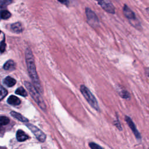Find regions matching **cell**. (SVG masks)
<instances>
[{"mask_svg":"<svg viewBox=\"0 0 149 149\" xmlns=\"http://www.w3.org/2000/svg\"><path fill=\"white\" fill-rule=\"evenodd\" d=\"M25 56H26V62L28 73L33 82V86L38 91L39 93H42V88L40 81L36 71L34 56L30 49L29 48L26 49Z\"/></svg>","mask_w":149,"mask_h":149,"instance_id":"1","label":"cell"},{"mask_svg":"<svg viewBox=\"0 0 149 149\" xmlns=\"http://www.w3.org/2000/svg\"><path fill=\"white\" fill-rule=\"evenodd\" d=\"M24 85L27 89L28 90L30 94L31 95V97L34 99V100L36 102V103L38 104V105L40 107L41 109L42 110H45L46 109V105L45 104L41 97L40 93L38 92V91L35 88V87L32 85L28 81L24 82Z\"/></svg>","mask_w":149,"mask_h":149,"instance_id":"2","label":"cell"},{"mask_svg":"<svg viewBox=\"0 0 149 149\" xmlns=\"http://www.w3.org/2000/svg\"><path fill=\"white\" fill-rule=\"evenodd\" d=\"M80 90L81 94L86 98L87 101L88 102V104L95 110L99 111L98 102L95 97L91 93V92L84 85H81Z\"/></svg>","mask_w":149,"mask_h":149,"instance_id":"3","label":"cell"},{"mask_svg":"<svg viewBox=\"0 0 149 149\" xmlns=\"http://www.w3.org/2000/svg\"><path fill=\"white\" fill-rule=\"evenodd\" d=\"M123 12L125 16L129 20L130 23L133 26L136 27H137V26L139 27L140 26V24L139 20L136 19L134 13L126 5H124V7L123 9Z\"/></svg>","mask_w":149,"mask_h":149,"instance_id":"4","label":"cell"},{"mask_svg":"<svg viewBox=\"0 0 149 149\" xmlns=\"http://www.w3.org/2000/svg\"><path fill=\"white\" fill-rule=\"evenodd\" d=\"M86 14L88 23L93 28H96L99 26L98 19L95 13L90 8H86Z\"/></svg>","mask_w":149,"mask_h":149,"instance_id":"5","label":"cell"},{"mask_svg":"<svg viewBox=\"0 0 149 149\" xmlns=\"http://www.w3.org/2000/svg\"><path fill=\"white\" fill-rule=\"evenodd\" d=\"M101 8L107 12L115 13V9L112 3L108 0H95Z\"/></svg>","mask_w":149,"mask_h":149,"instance_id":"6","label":"cell"},{"mask_svg":"<svg viewBox=\"0 0 149 149\" xmlns=\"http://www.w3.org/2000/svg\"><path fill=\"white\" fill-rule=\"evenodd\" d=\"M27 126L31 130L33 134L35 135L36 138L41 142H44L45 140L46 136L45 134L38 127L35 126L32 124H27Z\"/></svg>","mask_w":149,"mask_h":149,"instance_id":"7","label":"cell"},{"mask_svg":"<svg viewBox=\"0 0 149 149\" xmlns=\"http://www.w3.org/2000/svg\"><path fill=\"white\" fill-rule=\"evenodd\" d=\"M125 120H126L127 123L128 124L129 126L130 127V128L132 130V132H133V133H134V134L135 135V136L136 137V138L138 139H140V138H141L140 134V133L138 132L137 129H136V126H135L134 123H133V121L132 120V119H131L129 117H128L127 116H125Z\"/></svg>","mask_w":149,"mask_h":149,"instance_id":"8","label":"cell"},{"mask_svg":"<svg viewBox=\"0 0 149 149\" xmlns=\"http://www.w3.org/2000/svg\"><path fill=\"white\" fill-rule=\"evenodd\" d=\"M16 138L19 141H24L29 139V136L22 130H18L16 133Z\"/></svg>","mask_w":149,"mask_h":149,"instance_id":"9","label":"cell"},{"mask_svg":"<svg viewBox=\"0 0 149 149\" xmlns=\"http://www.w3.org/2000/svg\"><path fill=\"white\" fill-rule=\"evenodd\" d=\"M7 102H8V104H9L10 105H18L21 102L20 99L18 97H17L15 95H10L8 98Z\"/></svg>","mask_w":149,"mask_h":149,"instance_id":"10","label":"cell"},{"mask_svg":"<svg viewBox=\"0 0 149 149\" xmlns=\"http://www.w3.org/2000/svg\"><path fill=\"white\" fill-rule=\"evenodd\" d=\"M12 30L16 33H20L23 31V27L20 23L16 22L11 25Z\"/></svg>","mask_w":149,"mask_h":149,"instance_id":"11","label":"cell"},{"mask_svg":"<svg viewBox=\"0 0 149 149\" xmlns=\"http://www.w3.org/2000/svg\"><path fill=\"white\" fill-rule=\"evenodd\" d=\"M15 68V63L12 60H9L3 65V69L6 70H12Z\"/></svg>","mask_w":149,"mask_h":149,"instance_id":"12","label":"cell"},{"mask_svg":"<svg viewBox=\"0 0 149 149\" xmlns=\"http://www.w3.org/2000/svg\"><path fill=\"white\" fill-rule=\"evenodd\" d=\"M3 83L5 85H6L8 87H12L16 84V81L15 79H13L10 76H7L4 79Z\"/></svg>","mask_w":149,"mask_h":149,"instance_id":"13","label":"cell"},{"mask_svg":"<svg viewBox=\"0 0 149 149\" xmlns=\"http://www.w3.org/2000/svg\"><path fill=\"white\" fill-rule=\"evenodd\" d=\"M10 115L13 117L15 118V119L21 121V122H27L28 121V119L27 118H26L25 117H24L23 116H22L21 114L16 112H15V111H12L10 112Z\"/></svg>","mask_w":149,"mask_h":149,"instance_id":"14","label":"cell"},{"mask_svg":"<svg viewBox=\"0 0 149 149\" xmlns=\"http://www.w3.org/2000/svg\"><path fill=\"white\" fill-rule=\"evenodd\" d=\"M15 93L16 94L20 95L23 96V97H26L27 95V93L26 91L22 87H20L18 88H17L16 90L15 91Z\"/></svg>","mask_w":149,"mask_h":149,"instance_id":"15","label":"cell"},{"mask_svg":"<svg viewBox=\"0 0 149 149\" xmlns=\"http://www.w3.org/2000/svg\"><path fill=\"white\" fill-rule=\"evenodd\" d=\"M10 16H11V13L6 10H3L0 12V17L2 19H7L9 18Z\"/></svg>","mask_w":149,"mask_h":149,"instance_id":"16","label":"cell"},{"mask_svg":"<svg viewBox=\"0 0 149 149\" xmlns=\"http://www.w3.org/2000/svg\"><path fill=\"white\" fill-rule=\"evenodd\" d=\"M7 94V90L4 87L0 86V101H1L3 98H5Z\"/></svg>","mask_w":149,"mask_h":149,"instance_id":"17","label":"cell"},{"mask_svg":"<svg viewBox=\"0 0 149 149\" xmlns=\"http://www.w3.org/2000/svg\"><path fill=\"white\" fill-rule=\"evenodd\" d=\"M9 123V119L6 116H0V126L6 125Z\"/></svg>","mask_w":149,"mask_h":149,"instance_id":"18","label":"cell"},{"mask_svg":"<svg viewBox=\"0 0 149 149\" xmlns=\"http://www.w3.org/2000/svg\"><path fill=\"white\" fill-rule=\"evenodd\" d=\"M12 0H0V7L5 8L11 3Z\"/></svg>","mask_w":149,"mask_h":149,"instance_id":"19","label":"cell"},{"mask_svg":"<svg viewBox=\"0 0 149 149\" xmlns=\"http://www.w3.org/2000/svg\"><path fill=\"white\" fill-rule=\"evenodd\" d=\"M119 94L123 98H129L130 97V95L129 93L125 90H121L119 92Z\"/></svg>","mask_w":149,"mask_h":149,"instance_id":"20","label":"cell"},{"mask_svg":"<svg viewBox=\"0 0 149 149\" xmlns=\"http://www.w3.org/2000/svg\"><path fill=\"white\" fill-rule=\"evenodd\" d=\"M6 48V43L5 41V39H3L0 43V52H3L5 50Z\"/></svg>","mask_w":149,"mask_h":149,"instance_id":"21","label":"cell"},{"mask_svg":"<svg viewBox=\"0 0 149 149\" xmlns=\"http://www.w3.org/2000/svg\"><path fill=\"white\" fill-rule=\"evenodd\" d=\"M89 146L91 149H103L101 146L94 143H90Z\"/></svg>","mask_w":149,"mask_h":149,"instance_id":"22","label":"cell"},{"mask_svg":"<svg viewBox=\"0 0 149 149\" xmlns=\"http://www.w3.org/2000/svg\"><path fill=\"white\" fill-rule=\"evenodd\" d=\"M60 3L63 4V5H68L69 3V0H58Z\"/></svg>","mask_w":149,"mask_h":149,"instance_id":"23","label":"cell"},{"mask_svg":"<svg viewBox=\"0 0 149 149\" xmlns=\"http://www.w3.org/2000/svg\"><path fill=\"white\" fill-rule=\"evenodd\" d=\"M0 33H1V31H0Z\"/></svg>","mask_w":149,"mask_h":149,"instance_id":"24","label":"cell"}]
</instances>
